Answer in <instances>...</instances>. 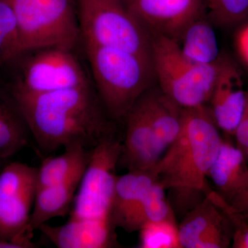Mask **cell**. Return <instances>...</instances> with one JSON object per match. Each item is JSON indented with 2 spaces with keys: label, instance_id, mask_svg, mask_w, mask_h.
I'll return each instance as SVG.
<instances>
[{
  "label": "cell",
  "instance_id": "83f0119b",
  "mask_svg": "<svg viewBox=\"0 0 248 248\" xmlns=\"http://www.w3.org/2000/svg\"><path fill=\"white\" fill-rule=\"evenodd\" d=\"M247 22L236 34L235 43L239 56L248 66V22Z\"/></svg>",
  "mask_w": 248,
  "mask_h": 248
},
{
  "label": "cell",
  "instance_id": "5b68a950",
  "mask_svg": "<svg viewBox=\"0 0 248 248\" xmlns=\"http://www.w3.org/2000/svg\"><path fill=\"white\" fill-rule=\"evenodd\" d=\"M76 1L84 46L120 49L151 58V35L124 0Z\"/></svg>",
  "mask_w": 248,
  "mask_h": 248
},
{
  "label": "cell",
  "instance_id": "7a4b0ae2",
  "mask_svg": "<svg viewBox=\"0 0 248 248\" xmlns=\"http://www.w3.org/2000/svg\"><path fill=\"white\" fill-rule=\"evenodd\" d=\"M222 140L208 105L184 109L180 133L153 170L172 196L173 210L184 215L212 190L208 173Z\"/></svg>",
  "mask_w": 248,
  "mask_h": 248
},
{
  "label": "cell",
  "instance_id": "4fadbf2b",
  "mask_svg": "<svg viewBox=\"0 0 248 248\" xmlns=\"http://www.w3.org/2000/svg\"><path fill=\"white\" fill-rule=\"evenodd\" d=\"M217 126L232 136L247 105V91L236 64L223 56L211 97L208 104Z\"/></svg>",
  "mask_w": 248,
  "mask_h": 248
},
{
  "label": "cell",
  "instance_id": "ffe728a7",
  "mask_svg": "<svg viewBox=\"0 0 248 248\" xmlns=\"http://www.w3.org/2000/svg\"><path fill=\"white\" fill-rule=\"evenodd\" d=\"M31 136L17 102L7 89L0 88V159L6 160L20 151Z\"/></svg>",
  "mask_w": 248,
  "mask_h": 248
},
{
  "label": "cell",
  "instance_id": "f1b7e54d",
  "mask_svg": "<svg viewBox=\"0 0 248 248\" xmlns=\"http://www.w3.org/2000/svg\"><path fill=\"white\" fill-rule=\"evenodd\" d=\"M230 204L248 221V185Z\"/></svg>",
  "mask_w": 248,
  "mask_h": 248
},
{
  "label": "cell",
  "instance_id": "2e32d148",
  "mask_svg": "<svg viewBox=\"0 0 248 248\" xmlns=\"http://www.w3.org/2000/svg\"><path fill=\"white\" fill-rule=\"evenodd\" d=\"M215 192L231 203L248 185V163L236 145L223 138L208 173Z\"/></svg>",
  "mask_w": 248,
  "mask_h": 248
},
{
  "label": "cell",
  "instance_id": "cb8c5ba5",
  "mask_svg": "<svg viewBox=\"0 0 248 248\" xmlns=\"http://www.w3.org/2000/svg\"><path fill=\"white\" fill-rule=\"evenodd\" d=\"M215 26L232 27L248 22V0H204Z\"/></svg>",
  "mask_w": 248,
  "mask_h": 248
},
{
  "label": "cell",
  "instance_id": "44dd1931",
  "mask_svg": "<svg viewBox=\"0 0 248 248\" xmlns=\"http://www.w3.org/2000/svg\"><path fill=\"white\" fill-rule=\"evenodd\" d=\"M58 156H48L37 169V188L64 182L83 172L89 164L92 150L71 146Z\"/></svg>",
  "mask_w": 248,
  "mask_h": 248
},
{
  "label": "cell",
  "instance_id": "4316f807",
  "mask_svg": "<svg viewBox=\"0 0 248 248\" xmlns=\"http://www.w3.org/2000/svg\"><path fill=\"white\" fill-rule=\"evenodd\" d=\"M233 137L236 141V147L244 154L248 163V108L246 105V111L239 125L236 127Z\"/></svg>",
  "mask_w": 248,
  "mask_h": 248
},
{
  "label": "cell",
  "instance_id": "603a6c76",
  "mask_svg": "<svg viewBox=\"0 0 248 248\" xmlns=\"http://www.w3.org/2000/svg\"><path fill=\"white\" fill-rule=\"evenodd\" d=\"M139 232L140 248H182L176 218L147 221Z\"/></svg>",
  "mask_w": 248,
  "mask_h": 248
},
{
  "label": "cell",
  "instance_id": "1f68e13d",
  "mask_svg": "<svg viewBox=\"0 0 248 248\" xmlns=\"http://www.w3.org/2000/svg\"><path fill=\"white\" fill-rule=\"evenodd\" d=\"M125 3L128 2V1H131V0H124Z\"/></svg>",
  "mask_w": 248,
  "mask_h": 248
},
{
  "label": "cell",
  "instance_id": "d4e9b609",
  "mask_svg": "<svg viewBox=\"0 0 248 248\" xmlns=\"http://www.w3.org/2000/svg\"><path fill=\"white\" fill-rule=\"evenodd\" d=\"M166 191L156 179L142 203L139 215L140 229L142 225L147 221L175 218L174 210L170 202L168 200Z\"/></svg>",
  "mask_w": 248,
  "mask_h": 248
},
{
  "label": "cell",
  "instance_id": "484cf974",
  "mask_svg": "<svg viewBox=\"0 0 248 248\" xmlns=\"http://www.w3.org/2000/svg\"><path fill=\"white\" fill-rule=\"evenodd\" d=\"M224 213L231 220L233 228L232 247L248 248V221L241 213L228 203L222 205Z\"/></svg>",
  "mask_w": 248,
  "mask_h": 248
},
{
  "label": "cell",
  "instance_id": "7402d4cb",
  "mask_svg": "<svg viewBox=\"0 0 248 248\" xmlns=\"http://www.w3.org/2000/svg\"><path fill=\"white\" fill-rule=\"evenodd\" d=\"M22 53L17 19L7 0H0V68Z\"/></svg>",
  "mask_w": 248,
  "mask_h": 248
},
{
  "label": "cell",
  "instance_id": "8fae6325",
  "mask_svg": "<svg viewBox=\"0 0 248 248\" xmlns=\"http://www.w3.org/2000/svg\"><path fill=\"white\" fill-rule=\"evenodd\" d=\"M126 4L151 37L174 41L189 23L206 13L204 0H131Z\"/></svg>",
  "mask_w": 248,
  "mask_h": 248
},
{
  "label": "cell",
  "instance_id": "52a82bcc",
  "mask_svg": "<svg viewBox=\"0 0 248 248\" xmlns=\"http://www.w3.org/2000/svg\"><path fill=\"white\" fill-rule=\"evenodd\" d=\"M9 65L17 68L14 79L6 87L11 93L45 94L91 84L75 50L69 49H31Z\"/></svg>",
  "mask_w": 248,
  "mask_h": 248
},
{
  "label": "cell",
  "instance_id": "4dcf8cb0",
  "mask_svg": "<svg viewBox=\"0 0 248 248\" xmlns=\"http://www.w3.org/2000/svg\"><path fill=\"white\" fill-rule=\"evenodd\" d=\"M247 107L248 108V90L247 91Z\"/></svg>",
  "mask_w": 248,
  "mask_h": 248
},
{
  "label": "cell",
  "instance_id": "9c48e42d",
  "mask_svg": "<svg viewBox=\"0 0 248 248\" xmlns=\"http://www.w3.org/2000/svg\"><path fill=\"white\" fill-rule=\"evenodd\" d=\"M37 191V168L21 162L4 165L0 172V238L37 247L30 226Z\"/></svg>",
  "mask_w": 248,
  "mask_h": 248
},
{
  "label": "cell",
  "instance_id": "30bf717a",
  "mask_svg": "<svg viewBox=\"0 0 248 248\" xmlns=\"http://www.w3.org/2000/svg\"><path fill=\"white\" fill-rule=\"evenodd\" d=\"M182 248H227L232 246L231 220L210 194L187 211L179 225Z\"/></svg>",
  "mask_w": 248,
  "mask_h": 248
},
{
  "label": "cell",
  "instance_id": "f546056e",
  "mask_svg": "<svg viewBox=\"0 0 248 248\" xmlns=\"http://www.w3.org/2000/svg\"><path fill=\"white\" fill-rule=\"evenodd\" d=\"M5 161L6 160H3L0 159V172H1V169H3V167H4L5 164Z\"/></svg>",
  "mask_w": 248,
  "mask_h": 248
},
{
  "label": "cell",
  "instance_id": "5bb4252c",
  "mask_svg": "<svg viewBox=\"0 0 248 248\" xmlns=\"http://www.w3.org/2000/svg\"><path fill=\"white\" fill-rule=\"evenodd\" d=\"M115 228L109 218L69 217L64 224L45 223L38 231L59 248H107L116 246Z\"/></svg>",
  "mask_w": 248,
  "mask_h": 248
},
{
  "label": "cell",
  "instance_id": "9a60e30c",
  "mask_svg": "<svg viewBox=\"0 0 248 248\" xmlns=\"http://www.w3.org/2000/svg\"><path fill=\"white\" fill-rule=\"evenodd\" d=\"M156 180L153 171L128 170L117 176L110 211L111 223L128 232L138 231L142 203Z\"/></svg>",
  "mask_w": 248,
  "mask_h": 248
},
{
  "label": "cell",
  "instance_id": "7c38bea8",
  "mask_svg": "<svg viewBox=\"0 0 248 248\" xmlns=\"http://www.w3.org/2000/svg\"><path fill=\"white\" fill-rule=\"evenodd\" d=\"M124 124L119 165L127 170H154L164 151L152 125L143 95L129 111Z\"/></svg>",
  "mask_w": 248,
  "mask_h": 248
},
{
  "label": "cell",
  "instance_id": "ac0fdd59",
  "mask_svg": "<svg viewBox=\"0 0 248 248\" xmlns=\"http://www.w3.org/2000/svg\"><path fill=\"white\" fill-rule=\"evenodd\" d=\"M214 26L207 13L187 24L176 41L186 58L200 64L219 62L223 55Z\"/></svg>",
  "mask_w": 248,
  "mask_h": 248
},
{
  "label": "cell",
  "instance_id": "277c9868",
  "mask_svg": "<svg viewBox=\"0 0 248 248\" xmlns=\"http://www.w3.org/2000/svg\"><path fill=\"white\" fill-rule=\"evenodd\" d=\"M151 58L158 88L173 102L184 109L208 105L222 58L216 64L195 63L161 35L151 36Z\"/></svg>",
  "mask_w": 248,
  "mask_h": 248
},
{
  "label": "cell",
  "instance_id": "ba28073f",
  "mask_svg": "<svg viewBox=\"0 0 248 248\" xmlns=\"http://www.w3.org/2000/svg\"><path fill=\"white\" fill-rule=\"evenodd\" d=\"M122 140L116 135L105 139L93 149L81 177L70 217L109 218Z\"/></svg>",
  "mask_w": 248,
  "mask_h": 248
},
{
  "label": "cell",
  "instance_id": "6da1fadb",
  "mask_svg": "<svg viewBox=\"0 0 248 248\" xmlns=\"http://www.w3.org/2000/svg\"><path fill=\"white\" fill-rule=\"evenodd\" d=\"M9 93L42 153L76 145L92 150L117 135L116 122L91 84L45 94Z\"/></svg>",
  "mask_w": 248,
  "mask_h": 248
},
{
  "label": "cell",
  "instance_id": "e0dca14e",
  "mask_svg": "<svg viewBox=\"0 0 248 248\" xmlns=\"http://www.w3.org/2000/svg\"><path fill=\"white\" fill-rule=\"evenodd\" d=\"M84 172L64 182L37 188L31 217V231L71 211Z\"/></svg>",
  "mask_w": 248,
  "mask_h": 248
},
{
  "label": "cell",
  "instance_id": "3957f363",
  "mask_svg": "<svg viewBox=\"0 0 248 248\" xmlns=\"http://www.w3.org/2000/svg\"><path fill=\"white\" fill-rule=\"evenodd\" d=\"M94 89L112 120L124 123L155 81L151 58L108 47L84 46Z\"/></svg>",
  "mask_w": 248,
  "mask_h": 248
},
{
  "label": "cell",
  "instance_id": "8992f818",
  "mask_svg": "<svg viewBox=\"0 0 248 248\" xmlns=\"http://www.w3.org/2000/svg\"><path fill=\"white\" fill-rule=\"evenodd\" d=\"M14 10L22 53L58 47L76 50L81 40L76 0H7Z\"/></svg>",
  "mask_w": 248,
  "mask_h": 248
},
{
  "label": "cell",
  "instance_id": "d6986e66",
  "mask_svg": "<svg viewBox=\"0 0 248 248\" xmlns=\"http://www.w3.org/2000/svg\"><path fill=\"white\" fill-rule=\"evenodd\" d=\"M152 125L164 153L180 133L184 108L156 87L143 94Z\"/></svg>",
  "mask_w": 248,
  "mask_h": 248
}]
</instances>
